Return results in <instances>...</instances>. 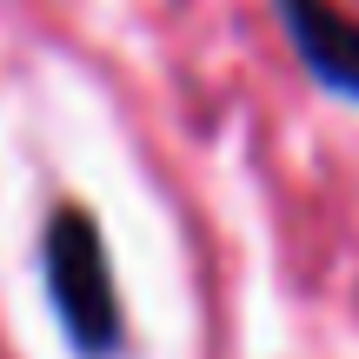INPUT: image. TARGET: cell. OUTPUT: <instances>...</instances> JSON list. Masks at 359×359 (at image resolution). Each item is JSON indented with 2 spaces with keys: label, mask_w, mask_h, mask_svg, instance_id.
Wrapping results in <instances>:
<instances>
[{
  "label": "cell",
  "mask_w": 359,
  "mask_h": 359,
  "mask_svg": "<svg viewBox=\"0 0 359 359\" xmlns=\"http://www.w3.org/2000/svg\"><path fill=\"white\" fill-rule=\"evenodd\" d=\"M47 286L80 353L120 346V299H114V280H107V253H100L87 206H60L47 219Z\"/></svg>",
  "instance_id": "obj_1"
},
{
  "label": "cell",
  "mask_w": 359,
  "mask_h": 359,
  "mask_svg": "<svg viewBox=\"0 0 359 359\" xmlns=\"http://www.w3.org/2000/svg\"><path fill=\"white\" fill-rule=\"evenodd\" d=\"M280 13H286V34L306 53L313 74L333 93L359 100V20L353 13L333 7V0H280Z\"/></svg>",
  "instance_id": "obj_2"
}]
</instances>
